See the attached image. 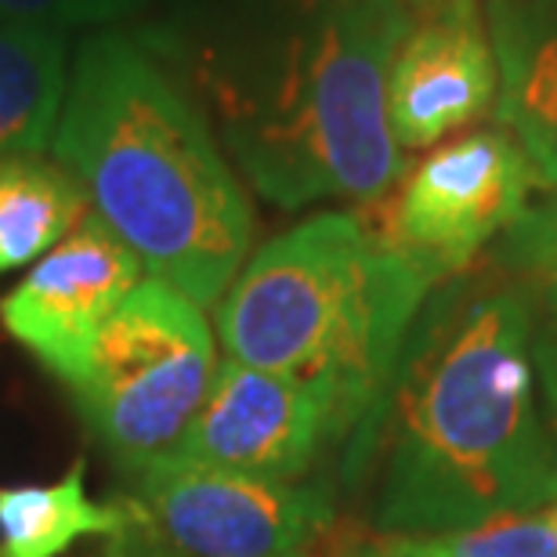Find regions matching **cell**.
<instances>
[{
	"label": "cell",
	"mask_w": 557,
	"mask_h": 557,
	"mask_svg": "<svg viewBox=\"0 0 557 557\" xmlns=\"http://www.w3.org/2000/svg\"><path fill=\"white\" fill-rule=\"evenodd\" d=\"M532 294V370L543 420L557 442V286H536Z\"/></svg>",
	"instance_id": "18"
},
{
	"label": "cell",
	"mask_w": 557,
	"mask_h": 557,
	"mask_svg": "<svg viewBox=\"0 0 557 557\" xmlns=\"http://www.w3.org/2000/svg\"><path fill=\"white\" fill-rule=\"evenodd\" d=\"M366 471L376 536H445L554 504L525 286L428 297L370 428L344 449V478Z\"/></svg>",
	"instance_id": "1"
},
{
	"label": "cell",
	"mask_w": 557,
	"mask_h": 557,
	"mask_svg": "<svg viewBox=\"0 0 557 557\" xmlns=\"http://www.w3.org/2000/svg\"><path fill=\"white\" fill-rule=\"evenodd\" d=\"M120 474L138 529L177 557H311L333 525L322 482H264L174 453Z\"/></svg>",
	"instance_id": "6"
},
{
	"label": "cell",
	"mask_w": 557,
	"mask_h": 557,
	"mask_svg": "<svg viewBox=\"0 0 557 557\" xmlns=\"http://www.w3.org/2000/svg\"><path fill=\"white\" fill-rule=\"evenodd\" d=\"M91 214L81 182L44 152L0 160V272L37 264Z\"/></svg>",
	"instance_id": "13"
},
{
	"label": "cell",
	"mask_w": 557,
	"mask_h": 557,
	"mask_svg": "<svg viewBox=\"0 0 557 557\" xmlns=\"http://www.w3.org/2000/svg\"><path fill=\"white\" fill-rule=\"evenodd\" d=\"M409 26L406 0H319L269 87L228 106V149L264 199L286 210L319 199L376 203L403 182L387 70Z\"/></svg>",
	"instance_id": "4"
},
{
	"label": "cell",
	"mask_w": 557,
	"mask_h": 557,
	"mask_svg": "<svg viewBox=\"0 0 557 557\" xmlns=\"http://www.w3.org/2000/svg\"><path fill=\"white\" fill-rule=\"evenodd\" d=\"M529 188L532 174L518 141L504 127L474 131L423 156L370 221L431 286H438L460 275L525 214Z\"/></svg>",
	"instance_id": "7"
},
{
	"label": "cell",
	"mask_w": 557,
	"mask_h": 557,
	"mask_svg": "<svg viewBox=\"0 0 557 557\" xmlns=\"http://www.w3.org/2000/svg\"><path fill=\"white\" fill-rule=\"evenodd\" d=\"M95 557H177V554H171L160 540H152L149 532L135 525V529L120 532V536H113V540H106V547Z\"/></svg>",
	"instance_id": "19"
},
{
	"label": "cell",
	"mask_w": 557,
	"mask_h": 557,
	"mask_svg": "<svg viewBox=\"0 0 557 557\" xmlns=\"http://www.w3.org/2000/svg\"><path fill=\"white\" fill-rule=\"evenodd\" d=\"M417 540L431 557H557V529L547 510L499 515L482 525Z\"/></svg>",
	"instance_id": "15"
},
{
	"label": "cell",
	"mask_w": 557,
	"mask_h": 557,
	"mask_svg": "<svg viewBox=\"0 0 557 557\" xmlns=\"http://www.w3.org/2000/svg\"><path fill=\"white\" fill-rule=\"evenodd\" d=\"M547 518L554 521V529H557V499H554V504L547 507Z\"/></svg>",
	"instance_id": "21"
},
{
	"label": "cell",
	"mask_w": 557,
	"mask_h": 557,
	"mask_svg": "<svg viewBox=\"0 0 557 557\" xmlns=\"http://www.w3.org/2000/svg\"><path fill=\"white\" fill-rule=\"evenodd\" d=\"M493 261L536 286H557V196L525 207V214L499 236Z\"/></svg>",
	"instance_id": "16"
},
{
	"label": "cell",
	"mask_w": 557,
	"mask_h": 557,
	"mask_svg": "<svg viewBox=\"0 0 557 557\" xmlns=\"http://www.w3.org/2000/svg\"><path fill=\"white\" fill-rule=\"evenodd\" d=\"M62 33L0 22V160L48 149L62 113Z\"/></svg>",
	"instance_id": "14"
},
{
	"label": "cell",
	"mask_w": 557,
	"mask_h": 557,
	"mask_svg": "<svg viewBox=\"0 0 557 557\" xmlns=\"http://www.w3.org/2000/svg\"><path fill=\"white\" fill-rule=\"evenodd\" d=\"M337 442L348 431L322 387L225 359L174 456L264 482H308Z\"/></svg>",
	"instance_id": "8"
},
{
	"label": "cell",
	"mask_w": 557,
	"mask_h": 557,
	"mask_svg": "<svg viewBox=\"0 0 557 557\" xmlns=\"http://www.w3.org/2000/svg\"><path fill=\"white\" fill-rule=\"evenodd\" d=\"M431 289L370 214L326 210L243 264L218 300V337L232 362L322 387L348 449L370 428Z\"/></svg>",
	"instance_id": "3"
},
{
	"label": "cell",
	"mask_w": 557,
	"mask_h": 557,
	"mask_svg": "<svg viewBox=\"0 0 557 557\" xmlns=\"http://www.w3.org/2000/svg\"><path fill=\"white\" fill-rule=\"evenodd\" d=\"M496 59V120L525 152L532 185L557 193V4L485 0Z\"/></svg>",
	"instance_id": "11"
},
{
	"label": "cell",
	"mask_w": 557,
	"mask_h": 557,
	"mask_svg": "<svg viewBox=\"0 0 557 557\" xmlns=\"http://www.w3.org/2000/svg\"><path fill=\"white\" fill-rule=\"evenodd\" d=\"M138 4L141 0H0V22L65 33L76 26H109Z\"/></svg>",
	"instance_id": "17"
},
{
	"label": "cell",
	"mask_w": 557,
	"mask_h": 557,
	"mask_svg": "<svg viewBox=\"0 0 557 557\" xmlns=\"http://www.w3.org/2000/svg\"><path fill=\"white\" fill-rule=\"evenodd\" d=\"M341 557H431L417 536H373L355 547H344Z\"/></svg>",
	"instance_id": "20"
},
{
	"label": "cell",
	"mask_w": 557,
	"mask_h": 557,
	"mask_svg": "<svg viewBox=\"0 0 557 557\" xmlns=\"http://www.w3.org/2000/svg\"><path fill=\"white\" fill-rule=\"evenodd\" d=\"M420 4H431V0H420Z\"/></svg>",
	"instance_id": "22"
},
{
	"label": "cell",
	"mask_w": 557,
	"mask_h": 557,
	"mask_svg": "<svg viewBox=\"0 0 557 557\" xmlns=\"http://www.w3.org/2000/svg\"><path fill=\"white\" fill-rule=\"evenodd\" d=\"M496 59L478 0H431L387 70V124L403 149H428L478 124L496 102Z\"/></svg>",
	"instance_id": "10"
},
{
	"label": "cell",
	"mask_w": 557,
	"mask_h": 557,
	"mask_svg": "<svg viewBox=\"0 0 557 557\" xmlns=\"http://www.w3.org/2000/svg\"><path fill=\"white\" fill-rule=\"evenodd\" d=\"M145 278L141 261L87 214L0 300V326L62 387L81 376L98 333Z\"/></svg>",
	"instance_id": "9"
},
{
	"label": "cell",
	"mask_w": 557,
	"mask_h": 557,
	"mask_svg": "<svg viewBox=\"0 0 557 557\" xmlns=\"http://www.w3.org/2000/svg\"><path fill=\"white\" fill-rule=\"evenodd\" d=\"M48 149L145 275L199 308L225 297L253 239L247 188L203 113L145 48L98 33L76 51Z\"/></svg>",
	"instance_id": "2"
},
{
	"label": "cell",
	"mask_w": 557,
	"mask_h": 557,
	"mask_svg": "<svg viewBox=\"0 0 557 557\" xmlns=\"http://www.w3.org/2000/svg\"><path fill=\"white\" fill-rule=\"evenodd\" d=\"M214 373V333L203 308L163 278L145 275L102 326L65 392L91 438L124 471L177 449Z\"/></svg>",
	"instance_id": "5"
},
{
	"label": "cell",
	"mask_w": 557,
	"mask_h": 557,
	"mask_svg": "<svg viewBox=\"0 0 557 557\" xmlns=\"http://www.w3.org/2000/svg\"><path fill=\"white\" fill-rule=\"evenodd\" d=\"M135 507L127 496L113 504L87 496V463L73 460L51 485L0 488V557H62L81 540L135 529Z\"/></svg>",
	"instance_id": "12"
}]
</instances>
